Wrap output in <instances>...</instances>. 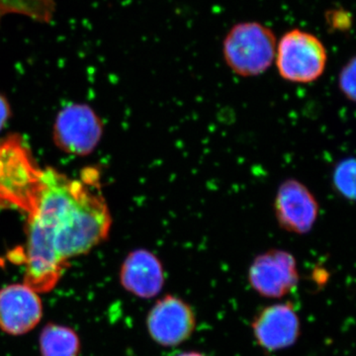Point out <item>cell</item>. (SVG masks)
<instances>
[{"instance_id": "6da1fadb", "label": "cell", "mask_w": 356, "mask_h": 356, "mask_svg": "<svg viewBox=\"0 0 356 356\" xmlns=\"http://www.w3.org/2000/svg\"><path fill=\"white\" fill-rule=\"evenodd\" d=\"M0 208L27 214L24 283L50 292L70 259L107 238L111 216L95 170L70 178L39 168L18 136L0 142Z\"/></svg>"}, {"instance_id": "7a4b0ae2", "label": "cell", "mask_w": 356, "mask_h": 356, "mask_svg": "<svg viewBox=\"0 0 356 356\" xmlns=\"http://www.w3.org/2000/svg\"><path fill=\"white\" fill-rule=\"evenodd\" d=\"M275 35L270 28L255 21L238 23L222 42V57L236 76L254 77L264 74L275 60Z\"/></svg>"}, {"instance_id": "3957f363", "label": "cell", "mask_w": 356, "mask_h": 356, "mask_svg": "<svg viewBox=\"0 0 356 356\" xmlns=\"http://www.w3.org/2000/svg\"><path fill=\"white\" fill-rule=\"evenodd\" d=\"M274 60L278 74L288 83H315L327 67V49L315 35L292 29L281 37Z\"/></svg>"}, {"instance_id": "277c9868", "label": "cell", "mask_w": 356, "mask_h": 356, "mask_svg": "<svg viewBox=\"0 0 356 356\" xmlns=\"http://www.w3.org/2000/svg\"><path fill=\"white\" fill-rule=\"evenodd\" d=\"M248 280L254 291L264 298H284L299 284L296 259L291 252L280 248L266 250L250 264Z\"/></svg>"}, {"instance_id": "5b68a950", "label": "cell", "mask_w": 356, "mask_h": 356, "mask_svg": "<svg viewBox=\"0 0 356 356\" xmlns=\"http://www.w3.org/2000/svg\"><path fill=\"white\" fill-rule=\"evenodd\" d=\"M196 324V314L191 304L172 294L159 299L146 320L149 337L163 348H173L188 341L195 332Z\"/></svg>"}, {"instance_id": "8992f818", "label": "cell", "mask_w": 356, "mask_h": 356, "mask_svg": "<svg viewBox=\"0 0 356 356\" xmlns=\"http://www.w3.org/2000/svg\"><path fill=\"white\" fill-rule=\"evenodd\" d=\"M273 210L281 229L295 235H307L318 221L320 204L306 184L288 178L278 186Z\"/></svg>"}, {"instance_id": "52a82bcc", "label": "cell", "mask_w": 356, "mask_h": 356, "mask_svg": "<svg viewBox=\"0 0 356 356\" xmlns=\"http://www.w3.org/2000/svg\"><path fill=\"white\" fill-rule=\"evenodd\" d=\"M252 334L262 350L276 353L291 348L301 334V321L290 302L262 308L252 323Z\"/></svg>"}, {"instance_id": "ba28073f", "label": "cell", "mask_w": 356, "mask_h": 356, "mask_svg": "<svg viewBox=\"0 0 356 356\" xmlns=\"http://www.w3.org/2000/svg\"><path fill=\"white\" fill-rule=\"evenodd\" d=\"M54 135L56 144L63 151L83 156L97 146L102 125L92 109L83 104H72L58 115Z\"/></svg>"}, {"instance_id": "9c48e42d", "label": "cell", "mask_w": 356, "mask_h": 356, "mask_svg": "<svg viewBox=\"0 0 356 356\" xmlns=\"http://www.w3.org/2000/svg\"><path fill=\"white\" fill-rule=\"evenodd\" d=\"M43 317L39 293L26 283H15L0 289V330L10 336L31 332Z\"/></svg>"}, {"instance_id": "30bf717a", "label": "cell", "mask_w": 356, "mask_h": 356, "mask_svg": "<svg viewBox=\"0 0 356 356\" xmlns=\"http://www.w3.org/2000/svg\"><path fill=\"white\" fill-rule=\"evenodd\" d=\"M120 282L138 298H154L165 286V267L154 252L145 248L133 250L122 264Z\"/></svg>"}, {"instance_id": "8fae6325", "label": "cell", "mask_w": 356, "mask_h": 356, "mask_svg": "<svg viewBox=\"0 0 356 356\" xmlns=\"http://www.w3.org/2000/svg\"><path fill=\"white\" fill-rule=\"evenodd\" d=\"M41 356H79L81 341L74 330L65 325L48 324L39 339Z\"/></svg>"}, {"instance_id": "7c38bea8", "label": "cell", "mask_w": 356, "mask_h": 356, "mask_svg": "<svg viewBox=\"0 0 356 356\" xmlns=\"http://www.w3.org/2000/svg\"><path fill=\"white\" fill-rule=\"evenodd\" d=\"M55 0H0V19L8 13L22 14L49 23L55 13Z\"/></svg>"}, {"instance_id": "4fadbf2b", "label": "cell", "mask_w": 356, "mask_h": 356, "mask_svg": "<svg viewBox=\"0 0 356 356\" xmlns=\"http://www.w3.org/2000/svg\"><path fill=\"white\" fill-rule=\"evenodd\" d=\"M334 191L343 199L353 201L355 198V161L346 158L334 166L332 175Z\"/></svg>"}, {"instance_id": "5bb4252c", "label": "cell", "mask_w": 356, "mask_h": 356, "mask_svg": "<svg viewBox=\"0 0 356 356\" xmlns=\"http://www.w3.org/2000/svg\"><path fill=\"white\" fill-rule=\"evenodd\" d=\"M355 58H351L341 67L339 74V88L341 95L350 102H355Z\"/></svg>"}, {"instance_id": "9a60e30c", "label": "cell", "mask_w": 356, "mask_h": 356, "mask_svg": "<svg viewBox=\"0 0 356 356\" xmlns=\"http://www.w3.org/2000/svg\"><path fill=\"white\" fill-rule=\"evenodd\" d=\"M9 106L7 102L0 95V130L6 125L7 119L9 117Z\"/></svg>"}, {"instance_id": "2e32d148", "label": "cell", "mask_w": 356, "mask_h": 356, "mask_svg": "<svg viewBox=\"0 0 356 356\" xmlns=\"http://www.w3.org/2000/svg\"><path fill=\"white\" fill-rule=\"evenodd\" d=\"M314 280H315L316 282H320V280H322V283L325 282V280L329 278V275H327V271L324 270L323 268H318L317 270H315L313 275Z\"/></svg>"}, {"instance_id": "e0dca14e", "label": "cell", "mask_w": 356, "mask_h": 356, "mask_svg": "<svg viewBox=\"0 0 356 356\" xmlns=\"http://www.w3.org/2000/svg\"><path fill=\"white\" fill-rule=\"evenodd\" d=\"M177 356H206L199 351H185V353H180Z\"/></svg>"}]
</instances>
